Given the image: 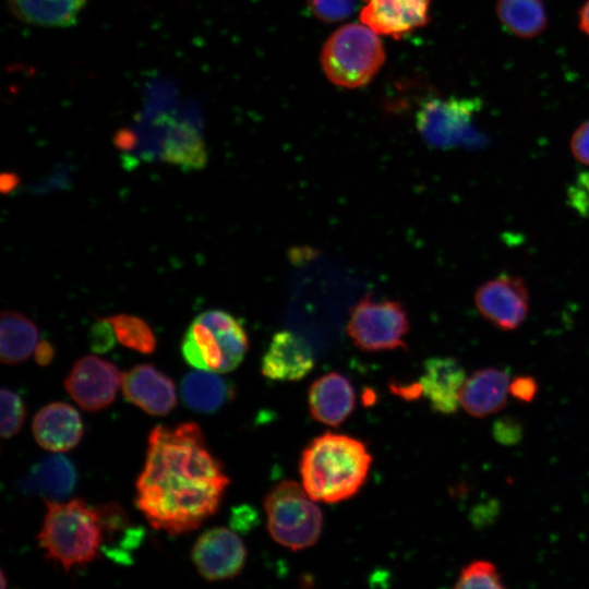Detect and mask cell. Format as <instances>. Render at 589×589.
<instances>
[{
  "label": "cell",
  "mask_w": 589,
  "mask_h": 589,
  "mask_svg": "<svg viewBox=\"0 0 589 589\" xmlns=\"http://www.w3.org/2000/svg\"><path fill=\"white\" fill-rule=\"evenodd\" d=\"M228 484L196 423L158 425L148 436L135 503L154 529L177 536L197 529L213 516Z\"/></svg>",
  "instance_id": "cell-1"
},
{
  "label": "cell",
  "mask_w": 589,
  "mask_h": 589,
  "mask_svg": "<svg viewBox=\"0 0 589 589\" xmlns=\"http://www.w3.org/2000/svg\"><path fill=\"white\" fill-rule=\"evenodd\" d=\"M371 461L372 457L361 441L326 433L314 438L302 453V485L316 502L347 500L363 485Z\"/></svg>",
  "instance_id": "cell-2"
},
{
  "label": "cell",
  "mask_w": 589,
  "mask_h": 589,
  "mask_svg": "<svg viewBox=\"0 0 589 589\" xmlns=\"http://www.w3.org/2000/svg\"><path fill=\"white\" fill-rule=\"evenodd\" d=\"M45 502L46 513L37 540L46 557L65 572L94 561L104 542L97 509L80 498Z\"/></svg>",
  "instance_id": "cell-3"
},
{
  "label": "cell",
  "mask_w": 589,
  "mask_h": 589,
  "mask_svg": "<svg viewBox=\"0 0 589 589\" xmlns=\"http://www.w3.org/2000/svg\"><path fill=\"white\" fill-rule=\"evenodd\" d=\"M128 133L129 147L122 156L128 169L141 161L161 160L183 171H193L207 163L201 127L191 118L159 116Z\"/></svg>",
  "instance_id": "cell-4"
},
{
  "label": "cell",
  "mask_w": 589,
  "mask_h": 589,
  "mask_svg": "<svg viewBox=\"0 0 589 589\" xmlns=\"http://www.w3.org/2000/svg\"><path fill=\"white\" fill-rule=\"evenodd\" d=\"M248 348L243 325L223 310L199 314L181 342V353L188 364L217 373L235 370L244 359Z\"/></svg>",
  "instance_id": "cell-5"
},
{
  "label": "cell",
  "mask_w": 589,
  "mask_h": 589,
  "mask_svg": "<svg viewBox=\"0 0 589 589\" xmlns=\"http://www.w3.org/2000/svg\"><path fill=\"white\" fill-rule=\"evenodd\" d=\"M375 32L364 24H347L325 43L321 62L328 80L341 87L356 88L369 83L385 59Z\"/></svg>",
  "instance_id": "cell-6"
},
{
  "label": "cell",
  "mask_w": 589,
  "mask_h": 589,
  "mask_svg": "<svg viewBox=\"0 0 589 589\" xmlns=\"http://www.w3.org/2000/svg\"><path fill=\"white\" fill-rule=\"evenodd\" d=\"M267 529L283 546L299 551L320 538L323 515L303 485L286 480L276 484L264 500Z\"/></svg>",
  "instance_id": "cell-7"
},
{
  "label": "cell",
  "mask_w": 589,
  "mask_h": 589,
  "mask_svg": "<svg viewBox=\"0 0 589 589\" xmlns=\"http://www.w3.org/2000/svg\"><path fill=\"white\" fill-rule=\"evenodd\" d=\"M409 318L400 302L362 298L351 310L347 333L363 351L394 350L406 346Z\"/></svg>",
  "instance_id": "cell-8"
},
{
  "label": "cell",
  "mask_w": 589,
  "mask_h": 589,
  "mask_svg": "<svg viewBox=\"0 0 589 589\" xmlns=\"http://www.w3.org/2000/svg\"><path fill=\"white\" fill-rule=\"evenodd\" d=\"M479 109V99L432 98L420 106L416 117L417 128L429 145L452 148L471 142V127Z\"/></svg>",
  "instance_id": "cell-9"
},
{
  "label": "cell",
  "mask_w": 589,
  "mask_h": 589,
  "mask_svg": "<svg viewBox=\"0 0 589 589\" xmlns=\"http://www.w3.org/2000/svg\"><path fill=\"white\" fill-rule=\"evenodd\" d=\"M474 303L485 321L508 332L518 328L526 320L530 298L521 277L504 274L479 286Z\"/></svg>",
  "instance_id": "cell-10"
},
{
  "label": "cell",
  "mask_w": 589,
  "mask_h": 589,
  "mask_svg": "<svg viewBox=\"0 0 589 589\" xmlns=\"http://www.w3.org/2000/svg\"><path fill=\"white\" fill-rule=\"evenodd\" d=\"M122 374L110 362L95 356L77 360L64 380L72 399L84 410L97 411L115 399Z\"/></svg>",
  "instance_id": "cell-11"
},
{
  "label": "cell",
  "mask_w": 589,
  "mask_h": 589,
  "mask_svg": "<svg viewBox=\"0 0 589 589\" xmlns=\"http://www.w3.org/2000/svg\"><path fill=\"white\" fill-rule=\"evenodd\" d=\"M245 558L244 543L227 528L205 531L192 550L194 565L208 581L233 578L242 570Z\"/></svg>",
  "instance_id": "cell-12"
},
{
  "label": "cell",
  "mask_w": 589,
  "mask_h": 589,
  "mask_svg": "<svg viewBox=\"0 0 589 589\" xmlns=\"http://www.w3.org/2000/svg\"><path fill=\"white\" fill-rule=\"evenodd\" d=\"M362 24L378 35L399 38L429 22L431 0H363Z\"/></svg>",
  "instance_id": "cell-13"
},
{
  "label": "cell",
  "mask_w": 589,
  "mask_h": 589,
  "mask_svg": "<svg viewBox=\"0 0 589 589\" xmlns=\"http://www.w3.org/2000/svg\"><path fill=\"white\" fill-rule=\"evenodd\" d=\"M122 392L133 405L152 416H165L176 406L171 378L151 364H140L122 374Z\"/></svg>",
  "instance_id": "cell-14"
},
{
  "label": "cell",
  "mask_w": 589,
  "mask_h": 589,
  "mask_svg": "<svg viewBox=\"0 0 589 589\" xmlns=\"http://www.w3.org/2000/svg\"><path fill=\"white\" fill-rule=\"evenodd\" d=\"M314 368V353L304 338L290 330L276 333L262 358V373L274 381H299Z\"/></svg>",
  "instance_id": "cell-15"
},
{
  "label": "cell",
  "mask_w": 589,
  "mask_h": 589,
  "mask_svg": "<svg viewBox=\"0 0 589 589\" xmlns=\"http://www.w3.org/2000/svg\"><path fill=\"white\" fill-rule=\"evenodd\" d=\"M466 378L465 369L456 359L433 357L424 362L419 384L434 411L452 414L460 407L459 394Z\"/></svg>",
  "instance_id": "cell-16"
},
{
  "label": "cell",
  "mask_w": 589,
  "mask_h": 589,
  "mask_svg": "<svg viewBox=\"0 0 589 589\" xmlns=\"http://www.w3.org/2000/svg\"><path fill=\"white\" fill-rule=\"evenodd\" d=\"M509 375L498 368L477 370L466 378L459 394L460 407L482 419L501 411L509 395Z\"/></svg>",
  "instance_id": "cell-17"
},
{
  "label": "cell",
  "mask_w": 589,
  "mask_h": 589,
  "mask_svg": "<svg viewBox=\"0 0 589 589\" xmlns=\"http://www.w3.org/2000/svg\"><path fill=\"white\" fill-rule=\"evenodd\" d=\"M32 431L39 446L61 453L79 444L83 435V424L73 407L63 402H52L35 414Z\"/></svg>",
  "instance_id": "cell-18"
},
{
  "label": "cell",
  "mask_w": 589,
  "mask_h": 589,
  "mask_svg": "<svg viewBox=\"0 0 589 589\" xmlns=\"http://www.w3.org/2000/svg\"><path fill=\"white\" fill-rule=\"evenodd\" d=\"M308 400L314 420L338 426L352 412L356 395L346 376L338 372H329L311 384Z\"/></svg>",
  "instance_id": "cell-19"
},
{
  "label": "cell",
  "mask_w": 589,
  "mask_h": 589,
  "mask_svg": "<svg viewBox=\"0 0 589 589\" xmlns=\"http://www.w3.org/2000/svg\"><path fill=\"white\" fill-rule=\"evenodd\" d=\"M181 397L189 409L212 413L230 401L235 397V390L217 372L197 370L183 377Z\"/></svg>",
  "instance_id": "cell-20"
},
{
  "label": "cell",
  "mask_w": 589,
  "mask_h": 589,
  "mask_svg": "<svg viewBox=\"0 0 589 589\" xmlns=\"http://www.w3.org/2000/svg\"><path fill=\"white\" fill-rule=\"evenodd\" d=\"M75 483L76 471L72 462L64 456L53 455L35 465L21 485L26 492L60 501L72 493Z\"/></svg>",
  "instance_id": "cell-21"
},
{
  "label": "cell",
  "mask_w": 589,
  "mask_h": 589,
  "mask_svg": "<svg viewBox=\"0 0 589 589\" xmlns=\"http://www.w3.org/2000/svg\"><path fill=\"white\" fill-rule=\"evenodd\" d=\"M86 0H8L21 21L43 27H69L76 23Z\"/></svg>",
  "instance_id": "cell-22"
},
{
  "label": "cell",
  "mask_w": 589,
  "mask_h": 589,
  "mask_svg": "<svg viewBox=\"0 0 589 589\" xmlns=\"http://www.w3.org/2000/svg\"><path fill=\"white\" fill-rule=\"evenodd\" d=\"M38 329L33 321L15 311H3L0 321V359L4 364L26 360L37 346Z\"/></svg>",
  "instance_id": "cell-23"
},
{
  "label": "cell",
  "mask_w": 589,
  "mask_h": 589,
  "mask_svg": "<svg viewBox=\"0 0 589 589\" xmlns=\"http://www.w3.org/2000/svg\"><path fill=\"white\" fill-rule=\"evenodd\" d=\"M495 11L503 26L519 38L537 37L548 24L542 0H497Z\"/></svg>",
  "instance_id": "cell-24"
},
{
  "label": "cell",
  "mask_w": 589,
  "mask_h": 589,
  "mask_svg": "<svg viewBox=\"0 0 589 589\" xmlns=\"http://www.w3.org/2000/svg\"><path fill=\"white\" fill-rule=\"evenodd\" d=\"M105 320L111 324L121 345L142 353H152L155 350V335L142 318L130 314H116Z\"/></svg>",
  "instance_id": "cell-25"
},
{
  "label": "cell",
  "mask_w": 589,
  "mask_h": 589,
  "mask_svg": "<svg viewBox=\"0 0 589 589\" xmlns=\"http://www.w3.org/2000/svg\"><path fill=\"white\" fill-rule=\"evenodd\" d=\"M457 589L462 588H492L503 589L502 576L496 566L485 560H476L464 566L459 573L456 584Z\"/></svg>",
  "instance_id": "cell-26"
},
{
  "label": "cell",
  "mask_w": 589,
  "mask_h": 589,
  "mask_svg": "<svg viewBox=\"0 0 589 589\" xmlns=\"http://www.w3.org/2000/svg\"><path fill=\"white\" fill-rule=\"evenodd\" d=\"M1 436L9 438L22 428L25 419V407L19 395L1 389Z\"/></svg>",
  "instance_id": "cell-27"
},
{
  "label": "cell",
  "mask_w": 589,
  "mask_h": 589,
  "mask_svg": "<svg viewBox=\"0 0 589 589\" xmlns=\"http://www.w3.org/2000/svg\"><path fill=\"white\" fill-rule=\"evenodd\" d=\"M316 17L324 22H336L347 17L354 8V0H308Z\"/></svg>",
  "instance_id": "cell-28"
},
{
  "label": "cell",
  "mask_w": 589,
  "mask_h": 589,
  "mask_svg": "<svg viewBox=\"0 0 589 589\" xmlns=\"http://www.w3.org/2000/svg\"><path fill=\"white\" fill-rule=\"evenodd\" d=\"M96 509L103 528L104 541L128 527V516L118 504L108 503Z\"/></svg>",
  "instance_id": "cell-29"
},
{
  "label": "cell",
  "mask_w": 589,
  "mask_h": 589,
  "mask_svg": "<svg viewBox=\"0 0 589 589\" xmlns=\"http://www.w3.org/2000/svg\"><path fill=\"white\" fill-rule=\"evenodd\" d=\"M492 433L497 443L510 446L518 444L522 440L524 428L516 418L504 416L494 422Z\"/></svg>",
  "instance_id": "cell-30"
},
{
  "label": "cell",
  "mask_w": 589,
  "mask_h": 589,
  "mask_svg": "<svg viewBox=\"0 0 589 589\" xmlns=\"http://www.w3.org/2000/svg\"><path fill=\"white\" fill-rule=\"evenodd\" d=\"M71 176L69 169L60 167L52 171L44 180H40L36 185L32 188L36 194H48L63 189H69L71 183Z\"/></svg>",
  "instance_id": "cell-31"
},
{
  "label": "cell",
  "mask_w": 589,
  "mask_h": 589,
  "mask_svg": "<svg viewBox=\"0 0 589 589\" xmlns=\"http://www.w3.org/2000/svg\"><path fill=\"white\" fill-rule=\"evenodd\" d=\"M538 390V382L531 375H518L509 383V395L521 402H531Z\"/></svg>",
  "instance_id": "cell-32"
},
{
  "label": "cell",
  "mask_w": 589,
  "mask_h": 589,
  "mask_svg": "<svg viewBox=\"0 0 589 589\" xmlns=\"http://www.w3.org/2000/svg\"><path fill=\"white\" fill-rule=\"evenodd\" d=\"M568 199L572 206L585 216H589V173H582L570 187Z\"/></svg>",
  "instance_id": "cell-33"
},
{
  "label": "cell",
  "mask_w": 589,
  "mask_h": 589,
  "mask_svg": "<svg viewBox=\"0 0 589 589\" xmlns=\"http://www.w3.org/2000/svg\"><path fill=\"white\" fill-rule=\"evenodd\" d=\"M570 152L576 160L589 166V120L574 131L570 137Z\"/></svg>",
  "instance_id": "cell-34"
},
{
  "label": "cell",
  "mask_w": 589,
  "mask_h": 589,
  "mask_svg": "<svg viewBox=\"0 0 589 589\" xmlns=\"http://www.w3.org/2000/svg\"><path fill=\"white\" fill-rule=\"evenodd\" d=\"M115 337L116 335L111 324L107 320L100 318L92 329V349L97 352L107 351L112 347Z\"/></svg>",
  "instance_id": "cell-35"
},
{
  "label": "cell",
  "mask_w": 589,
  "mask_h": 589,
  "mask_svg": "<svg viewBox=\"0 0 589 589\" xmlns=\"http://www.w3.org/2000/svg\"><path fill=\"white\" fill-rule=\"evenodd\" d=\"M52 359H53V348L51 344H49L46 340L38 342L35 348L36 362L39 365L45 366L49 364L52 361Z\"/></svg>",
  "instance_id": "cell-36"
},
{
  "label": "cell",
  "mask_w": 589,
  "mask_h": 589,
  "mask_svg": "<svg viewBox=\"0 0 589 589\" xmlns=\"http://www.w3.org/2000/svg\"><path fill=\"white\" fill-rule=\"evenodd\" d=\"M578 26L581 32L589 36V0H586L579 10Z\"/></svg>",
  "instance_id": "cell-37"
},
{
  "label": "cell",
  "mask_w": 589,
  "mask_h": 589,
  "mask_svg": "<svg viewBox=\"0 0 589 589\" xmlns=\"http://www.w3.org/2000/svg\"><path fill=\"white\" fill-rule=\"evenodd\" d=\"M17 185V176L13 173H4L1 177V191L7 193L15 189Z\"/></svg>",
  "instance_id": "cell-38"
},
{
  "label": "cell",
  "mask_w": 589,
  "mask_h": 589,
  "mask_svg": "<svg viewBox=\"0 0 589 589\" xmlns=\"http://www.w3.org/2000/svg\"><path fill=\"white\" fill-rule=\"evenodd\" d=\"M4 580H5V579H4L3 573H1V582H2V586H1V587H2V588H4Z\"/></svg>",
  "instance_id": "cell-39"
}]
</instances>
